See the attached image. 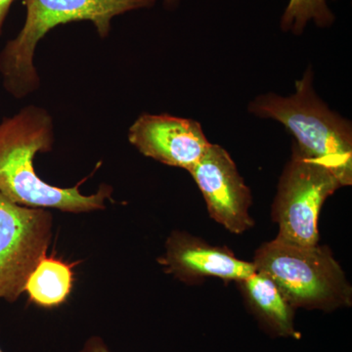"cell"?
I'll list each match as a JSON object with an SVG mask.
<instances>
[{"label":"cell","mask_w":352,"mask_h":352,"mask_svg":"<svg viewBox=\"0 0 352 352\" xmlns=\"http://www.w3.org/2000/svg\"><path fill=\"white\" fill-rule=\"evenodd\" d=\"M166 248L160 263L186 283L206 277L241 282L256 272L254 263L241 261L226 248L210 245L189 234L173 232Z\"/></svg>","instance_id":"9c48e42d"},{"label":"cell","mask_w":352,"mask_h":352,"mask_svg":"<svg viewBox=\"0 0 352 352\" xmlns=\"http://www.w3.org/2000/svg\"><path fill=\"white\" fill-rule=\"evenodd\" d=\"M157 0H23L27 8L24 27L0 53L3 87L15 98L36 91L41 80L34 64L36 45L56 25L90 21L102 38L110 34L116 16L151 8Z\"/></svg>","instance_id":"3957f363"},{"label":"cell","mask_w":352,"mask_h":352,"mask_svg":"<svg viewBox=\"0 0 352 352\" xmlns=\"http://www.w3.org/2000/svg\"><path fill=\"white\" fill-rule=\"evenodd\" d=\"M0 352H4L3 351H2L1 347H0Z\"/></svg>","instance_id":"2e32d148"},{"label":"cell","mask_w":352,"mask_h":352,"mask_svg":"<svg viewBox=\"0 0 352 352\" xmlns=\"http://www.w3.org/2000/svg\"><path fill=\"white\" fill-rule=\"evenodd\" d=\"M141 154L175 168L191 170L210 147L201 124L168 113H143L129 131Z\"/></svg>","instance_id":"ba28073f"},{"label":"cell","mask_w":352,"mask_h":352,"mask_svg":"<svg viewBox=\"0 0 352 352\" xmlns=\"http://www.w3.org/2000/svg\"><path fill=\"white\" fill-rule=\"evenodd\" d=\"M254 270L277 285L293 308L333 310L351 302V288L327 248L275 238L254 254Z\"/></svg>","instance_id":"277c9868"},{"label":"cell","mask_w":352,"mask_h":352,"mask_svg":"<svg viewBox=\"0 0 352 352\" xmlns=\"http://www.w3.org/2000/svg\"><path fill=\"white\" fill-rule=\"evenodd\" d=\"M241 283L254 311L270 332L278 337L300 339L294 324V308L270 278L256 271Z\"/></svg>","instance_id":"30bf717a"},{"label":"cell","mask_w":352,"mask_h":352,"mask_svg":"<svg viewBox=\"0 0 352 352\" xmlns=\"http://www.w3.org/2000/svg\"><path fill=\"white\" fill-rule=\"evenodd\" d=\"M189 173L203 194L208 214L215 221L235 234L252 228L251 191L224 148L210 144Z\"/></svg>","instance_id":"52a82bcc"},{"label":"cell","mask_w":352,"mask_h":352,"mask_svg":"<svg viewBox=\"0 0 352 352\" xmlns=\"http://www.w3.org/2000/svg\"><path fill=\"white\" fill-rule=\"evenodd\" d=\"M74 284L72 264L44 256L25 284L30 302L38 307L52 308L66 302Z\"/></svg>","instance_id":"8fae6325"},{"label":"cell","mask_w":352,"mask_h":352,"mask_svg":"<svg viewBox=\"0 0 352 352\" xmlns=\"http://www.w3.org/2000/svg\"><path fill=\"white\" fill-rule=\"evenodd\" d=\"M340 187L326 166L294 144L273 204V219L279 227L277 239L303 247L318 245L322 206Z\"/></svg>","instance_id":"5b68a950"},{"label":"cell","mask_w":352,"mask_h":352,"mask_svg":"<svg viewBox=\"0 0 352 352\" xmlns=\"http://www.w3.org/2000/svg\"><path fill=\"white\" fill-rule=\"evenodd\" d=\"M80 352H111L103 339L97 336L90 337L83 344Z\"/></svg>","instance_id":"4fadbf2b"},{"label":"cell","mask_w":352,"mask_h":352,"mask_svg":"<svg viewBox=\"0 0 352 352\" xmlns=\"http://www.w3.org/2000/svg\"><path fill=\"white\" fill-rule=\"evenodd\" d=\"M329 28L335 22V15L328 6V0H289L281 18V29L300 36L308 23Z\"/></svg>","instance_id":"7c38bea8"},{"label":"cell","mask_w":352,"mask_h":352,"mask_svg":"<svg viewBox=\"0 0 352 352\" xmlns=\"http://www.w3.org/2000/svg\"><path fill=\"white\" fill-rule=\"evenodd\" d=\"M163 1L164 6H166V8L171 9L175 8L182 0H163Z\"/></svg>","instance_id":"9a60e30c"},{"label":"cell","mask_w":352,"mask_h":352,"mask_svg":"<svg viewBox=\"0 0 352 352\" xmlns=\"http://www.w3.org/2000/svg\"><path fill=\"white\" fill-rule=\"evenodd\" d=\"M248 111L261 119L281 122L293 134L294 144L300 151L326 166L342 187L351 185V122L331 110L316 94L311 68L296 80L295 94L258 95Z\"/></svg>","instance_id":"7a4b0ae2"},{"label":"cell","mask_w":352,"mask_h":352,"mask_svg":"<svg viewBox=\"0 0 352 352\" xmlns=\"http://www.w3.org/2000/svg\"><path fill=\"white\" fill-rule=\"evenodd\" d=\"M54 126L47 111L28 106L0 122V193L28 208H56L62 212H89L104 210L112 187L103 185L96 194L85 196L78 185L61 188L44 182L34 170L38 153L51 151Z\"/></svg>","instance_id":"6da1fadb"},{"label":"cell","mask_w":352,"mask_h":352,"mask_svg":"<svg viewBox=\"0 0 352 352\" xmlns=\"http://www.w3.org/2000/svg\"><path fill=\"white\" fill-rule=\"evenodd\" d=\"M53 217L43 208L17 205L0 193V298L15 302L46 256Z\"/></svg>","instance_id":"8992f818"},{"label":"cell","mask_w":352,"mask_h":352,"mask_svg":"<svg viewBox=\"0 0 352 352\" xmlns=\"http://www.w3.org/2000/svg\"><path fill=\"white\" fill-rule=\"evenodd\" d=\"M14 1L16 0H0V36L3 32L4 22Z\"/></svg>","instance_id":"5bb4252c"}]
</instances>
